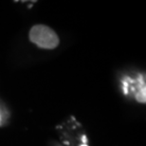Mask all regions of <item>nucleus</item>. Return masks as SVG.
I'll return each instance as SVG.
<instances>
[{
	"label": "nucleus",
	"mask_w": 146,
	"mask_h": 146,
	"mask_svg": "<svg viewBox=\"0 0 146 146\" xmlns=\"http://www.w3.org/2000/svg\"><path fill=\"white\" fill-rule=\"evenodd\" d=\"M30 40L41 48L53 49L59 45V37L48 26L36 25L30 31Z\"/></svg>",
	"instance_id": "1"
},
{
	"label": "nucleus",
	"mask_w": 146,
	"mask_h": 146,
	"mask_svg": "<svg viewBox=\"0 0 146 146\" xmlns=\"http://www.w3.org/2000/svg\"><path fill=\"white\" fill-rule=\"evenodd\" d=\"M83 139H84V142H86V137H83Z\"/></svg>",
	"instance_id": "2"
},
{
	"label": "nucleus",
	"mask_w": 146,
	"mask_h": 146,
	"mask_svg": "<svg viewBox=\"0 0 146 146\" xmlns=\"http://www.w3.org/2000/svg\"><path fill=\"white\" fill-rule=\"evenodd\" d=\"M81 146H87V145H86V144H83V145H81Z\"/></svg>",
	"instance_id": "3"
}]
</instances>
